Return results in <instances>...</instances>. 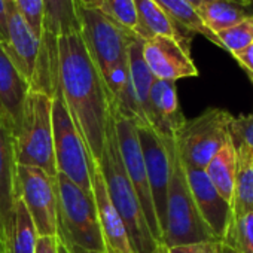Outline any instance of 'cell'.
I'll use <instances>...</instances> for the list:
<instances>
[{"label":"cell","instance_id":"obj_1","mask_svg":"<svg viewBox=\"0 0 253 253\" xmlns=\"http://www.w3.org/2000/svg\"><path fill=\"white\" fill-rule=\"evenodd\" d=\"M58 91L94 163L101 158L112 101L81 33L57 39Z\"/></svg>","mask_w":253,"mask_h":253},{"label":"cell","instance_id":"obj_2","mask_svg":"<svg viewBox=\"0 0 253 253\" xmlns=\"http://www.w3.org/2000/svg\"><path fill=\"white\" fill-rule=\"evenodd\" d=\"M79 18L81 36L106 85L112 107L134 125L151 126L136 103L128 76V48L136 35L118 27L100 8H79Z\"/></svg>","mask_w":253,"mask_h":253},{"label":"cell","instance_id":"obj_3","mask_svg":"<svg viewBox=\"0 0 253 253\" xmlns=\"http://www.w3.org/2000/svg\"><path fill=\"white\" fill-rule=\"evenodd\" d=\"M97 166L101 171L107 195L128 232L134 253H151L157 247L158 241L148 226L137 192L124 169L118 149L113 118L109 121L103 154L97 161Z\"/></svg>","mask_w":253,"mask_h":253},{"label":"cell","instance_id":"obj_4","mask_svg":"<svg viewBox=\"0 0 253 253\" xmlns=\"http://www.w3.org/2000/svg\"><path fill=\"white\" fill-rule=\"evenodd\" d=\"M18 166L38 167L57 176L52 137V97L41 91L27 94L23 115L12 134Z\"/></svg>","mask_w":253,"mask_h":253},{"label":"cell","instance_id":"obj_5","mask_svg":"<svg viewBox=\"0 0 253 253\" xmlns=\"http://www.w3.org/2000/svg\"><path fill=\"white\" fill-rule=\"evenodd\" d=\"M170 154L171 176L167 191L166 226L161 243L167 247H174L200 241H217L197 209L174 140L170 143Z\"/></svg>","mask_w":253,"mask_h":253},{"label":"cell","instance_id":"obj_6","mask_svg":"<svg viewBox=\"0 0 253 253\" xmlns=\"http://www.w3.org/2000/svg\"><path fill=\"white\" fill-rule=\"evenodd\" d=\"M58 237L69 246L107 253L92 194L82 191L61 173L55 176Z\"/></svg>","mask_w":253,"mask_h":253},{"label":"cell","instance_id":"obj_7","mask_svg":"<svg viewBox=\"0 0 253 253\" xmlns=\"http://www.w3.org/2000/svg\"><path fill=\"white\" fill-rule=\"evenodd\" d=\"M52 137L57 173L66 176L82 191L92 194L91 171L94 161L72 121L60 91L52 97Z\"/></svg>","mask_w":253,"mask_h":253},{"label":"cell","instance_id":"obj_8","mask_svg":"<svg viewBox=\"0 0 253 253\" xmlns=\"http://www.w3.org/2000/svg\"><path fill=\"white\" fill-rule=\"evenodd\" d=\"M232 118L228 110L210 107L197 118L186 119L174 139L182 163L204 170L229 139V124Z\"/></svg>","mask_w":253,"mask_h":253},{"label":"cell","instance_id":"obj_9","mask_svg":"<svg viewBox=\"0 0 253 253\" xmlns=\"http://www.w3.org/2000/svg\"><path fill=\"white\" fill-rule=\"evenodd\" d=\"M110 113L113 118L118 149L122 158L124 169L137 192V197L140 200V204L145 213V219L148 222V226L152 235L155 237L158 243H161L163 232L157 219V213H155V207H154V201L151 195V188H149L146 167H145V158H143L142 146L139 142L136 125L133 124L131 119L121 115L113 107H110Z\"/></svg>","mask_w":253,"mask_h":253},{"label":"cell","instance_id":"obj_10","mask_svg":"<svg viewBox=\"0 0 253 253\" xmlns=\"http://www.w3.org/2000/svg\"><path fill=\"white\" fill-rule=\"evenodd\" d=\"M18 197L23 200L39 237H58V200L55 176L42 169L17 167Z\"/></svg>","mask_w":253,"mask_h":253},{"label":"cell","instance_id":"obj_11","mask_svg":"<svg viewBox=\"0 0 253 253\" xmlns=\"http://www.w3.org/2000/svg\"><path fill=\"white\" fill-rule=\"evenodd\" d=\"M136 130L145 158V167H146V174H148V182L151 188L157 219L161 232H164L167 191L171 176V154H170L171 140L161 139L152 126L148 125H136Z\"/></svg>","mask_w":253,"mask_h":253},{"label":"cell","instance_id":"obj_12","mask_svg":"<svg viewBox=\"0 0 253 253\" xmlns=\"http://www.w3.org/2000/svg\"><path fill=\"white\" fill-rule=\"evenodd\" d=\"M142 55L155 79L176 82L198 76V69L191 57V45L164 36L143 41Z\"/></svg>","mask_w":253,"mask_h":253},{"label":"cell","instance_id":"obj_13","mask_svg":"<svg viewBox=\"0 0 253 253\" xmlns=\"http://www.w3.org/2000/svg\"><path fill=\"white\" fill-rule=\"evenodd\" d=\"M183 169L203 220L217 241H225L234 222L232 207L216 191L203 169H195L186 164H183Z\"/></svg>","mask_w":253,"mask_h":253},{"label":"cell","instance_id":"obj_14","mask_svg":"<svg viewBox=\"0 0 253 253\" xmlns=\"http://www.w3.org/2000/svg\"><path fill=\"white\" fill-rule=\"evenodd\" d=\"M6 14L8 39L6 43L2 46L32 88L42 52V39L38 38L27 26V23L18 12L14 0H6Z\"/></svg>","mask_w":253,"mask_h":253},{"label":"cell","instance_id":"obj_15","mask_svg":"<svg viewBox=\"0 0 253 253\" xmlns=\"http://www.w3.org/2000/svg\"><path fill=\"white\" fill-rule=\"evenodd\" d=\"M17 167L12 136L0 119V235L8 253L14 231L15 203L18 198Z\"/></svg>","mask_w":253,"mask_h":253},{"label":"cell","instance_id":"obj_16","mask_svg":"<svg viewBox=\"0 0 253 253\" xmlns=\"http://www.w3.org/2000/svg\"><path fill=\"white\" fill-rule=\"evenodd\" d=\"M176 82L155 79L149 94V124L164 140H174L185 125Z\"/></svg>","mask_w":253,"mask_h":253},{"label":"cell","instance_id":"obj_17","mask_svg":"<svg viewBox=\"0 0 253 253\" xmlns=\"http://www.w3.org/2000/svg\"><path fill=\"white\" fill-rule=\"evenodd\" d=\"M91 179H92V197H94L97 216H98L107 253H134L126 228L107 195V189L97 163H94Z\"/></svg>","mask_w":253,"mask_h":253},{"label":"cell","instance_id":"obj_18","mask_svg":"<svg viewBox=\"0 0 253 253\" xmlns=\"http://www.w3.org/2000/svg\"><path fill=\"white\" fill-rule=\"evenodd\" d=\"M29 92L30 84L23 78L5 48L0 45V119L6 125L11 136L20 124Z\"/></svg>","mask_w":253,"mask_h":253},{"label":"cell","instance_id":"obj_19","mask_svg":"<svg viewBox=\"0 0 253 253\" xmlns=\"http://www.w3.org/2000/svg\"><path fill=\"white\" fill-rule=\"evenodd\" d=\"M134 2L137 12V27L134 35L137 38L148 41L157 36H164L191 45L192 36L182 32L154 0H134Z\"/></svg>","mask_w":253,"mask_h":253},{"label":"cell","instance_id":"obj_20","mask_svg":"<svg viewBox=\"0 0 253 253\" xmlns=\"http://www.w3.org/2000/svg\"><path fill=\"white\" fill-rule=\"evenodd\" d=\"M237 148L229 139L225 145L216 152V155L210 160L207 167L204 169L207 177L216 188V191L222 195V198L232 207L234 200V186L237 177Z\"/></svg>","mask_w":253,"mask_h":253},{"label":"cell","instance_id":"obj_21","mask_svg":"<svg viewBox=\"0 0 253 253\" xmlns=\"http://www.w3.org/2000/svg\"><path fill=\"white\" fill-rule=\"evenodd\" d=\"M69 33H81L76 0H43V36L58 39Z\"/></svg>","mask_w":253,"mask_h":253},{"label":"cell","instance_id":"obj_22","mask_svg":"<svg viewBox=\"0 0 253 253\" xmlns=\"http://www.w3.org/2000/svg\"><path fill=\"white\" fill-rule=\"evenodd\" d=\"M142 45H143V41L137 36L130 43L128 76H130V84H131V89H133L136 103H137L142 115L145 116V119L149 124V94H151V86H152L155 78L143 60Z\"/></svg>","mask_w":253,"mask_h":253},{"label":"cell","instance_id":"obj_23","mask_svg":"<svg viewBox=\"0 0 253 253\" xmlns=\"http://www.w3.org/2000/svg\"><path fill=\"white\" fill-rule=\"evenodd\" d=\"M246 6L243 0H210L197 11L204 26L211 33L217 35L249 17Z\"/></svg>","mask_w":253,"mask_h":253},{"label":"cell","instance_id":"obj_24","mask_svg":"<svg viewBox=\"0 0 253 253\" xmlns=\"http://www.w3.org/2000/svg\"><path fill=\"white\" fill-rule=\"evenodd\" d=\"M154 2L167 14V17L185 33L188 35H201L213 45L220 46V42L214 33H211L203 23L198 11L188 3L186 0H154Z\"/></svg>","mask_w":253,"mask_h":253},{"label":"cell","instance_id":"obj_25","mask_svg":"<svg viewBox=\"0 0 253 253\" xmlns=\"http://www.w3.org/2000/svg\"><path fill=\"white\" fill-rule=\"evenodd\" d=\"M237 148V177L234 186V217L253 211V154L244 146Z\"/></svg>","mask_w":253,"mask_h":253},{"label":"cell","instance_id":"obj_26","mask_svg":"<svg viewBox=\"0 0 253 253\" xmlns=\"http://www.w3.org/2000/svg\"><path fill=\"white\" fill-rule=\"evenodd\" d=\"M38 238L39 235L36 226L23 200L18 197L15 203V220H14L9 253H36Z\"/></svg>","mask_w":253,"mask_h":253},{"label":"cell","instance_id":"obj_27","mask_svg":"<svg viewBox=\"0 0 253 253\" xmlns=\"http://www.w3.org/2000/svg\"><path fill=\"white\" fill-rule=\"evenodd\" d=\"M216 36L222 49L228 51L231 55L243 52L250 45H253V15L249 14V17H246L241 23L217 33Z\"/></svg>","mask_w":253,"mask_h":253},{"label":"cell","instance_id":"obj_28","mask_svg":"<svg viewBox=\"0 0 253 253\" xmlns=\"http://www.w3.org/2000/svg\"><path fill=\"white\" fill-rule=\"evenodd\" d=\"M100 9L122 30L130 32L133 35L136 33L137 12L134 0H101Z\"/></svg>","mask_w":253,"mask_h":253},{"label":"cell","instance_id":"obj_29","mask_svg":"<svg viewBox=\"0 0 253 253\" xmlns=\"http://www.w3.org/2000/svg\"><path fill=\"white\" fill-rule=\"evenodd\" d=\"M237 253H253V211L234 217L231 231L225 241Z\"/></svg>","mask_w":253,"mask_h":253},{"label":"cell","instance_id":"obj_30","mask_svg":"<svg viewBox=\"0 0 253 253\" xmlns=\"http://www.w3.org/2000/svg\"><path fill=\"white\" fill-rule=\"evenodd\" d=\"M229 136L235 146H244L253 154V112L232 118Z\"/></svg>","mask_w":253,"mask_h":253},{"label":"cell","instance_id":"obj_31","mask_svg":"<svg viewBox=\"0 0 253 253\" xmlns=\"http://www.w3.org/2000/svg\"><path fill=\"white\" fill-rule=\"evenodd\" d=\"M14 3L32 29V32L42 39L43 36V0H14Z\"/></svg>","mask_w":253,"mask_h":253},{"label":"cell","instance_id":"obj_32","mask_svg":"<svg viewBox=\"0 0 253 253\" xmlns=\"http://www.w3.org/2000/svg\"><path fill=\"white\" fill-rule=\"evenodd\" d=\"M170 253H220L222 241H200L169 247Z\"/></svg>","mask_w":253,"mask_h":253},{"label":"cell","instance_id":"obj_33","mask_svg":"<svg viewBox=\"0 0 253 253\" xmlns=\"http://www.w3.org/2000/svg\"><path fill=\"white\" fill-rule=\"evenodd\" d=\"M232 58L240 64V67L247 73L249 79L253 84V45H250L247 49H244L243 52H238L235 55H232Z\"/></svg>","mask_w":253,"mask_h":253},{"label":"cell","instance_id":"obj_34","mask_svg":"<svg viewBox=\"0 0 253 253\" xmlns=\"http://www.w3.org/2000/svg\"><path fill=\"white\" fill-rule=\"evenodd\" d=\"M36 253H58V237H39Z\"/></svg>","mask_w":253,"mask_h":253},{"label":"cell","instance_id":"obj_35","mask_svg":"<svg viewBox=\"0 0 253 253\" xmlns=\"http://www.w3.org/2000/svg\"><path fill=\"white\" fill-rule=\"evenodd\" d=\"M8 39V14L6 0H0V45H5Z\"/></svg>","mask_w":253,"mask_h":253},{"label":"cell","instance_id":"obj_36","mask_svg":"<svg viewBox=\"0 0 253 253\" xmlns=\"http://www.w3.org/2000/svg\"><path fill=\"white\" fill-rule=\"evenodd\" d=\"M76 3L82 9H97L101 5V0H76Z\"/></svg>","mask_w":253,"mask_h":253},{"label":"cell","instance_id":"obj_37","mask_svg":"<svg viewBox=\"0 0 253 253\" xmlns=\"http://www.w3.org/2000/svg\"><path fill=\"white\" fill-rule=\"evenodd\" d=\"M151 253H170V249H169L164 243H158L157 247H155Z\"/></svg>","mask_w":253,"mask_h":253},{"label":"cell","instance_id":"obj_38","mask_svg":"<svg viewBox=\"0 0 253 253\" xmlns=\"http://www.w3.org/2000/svg\"><path fill=\"white\" fill-rule=\"evenodd\" d=\"M188 3H191L195 9H198V8H201L203 5H206L207 2H210V0H186Z\"/></svg>","mask_w":253,"mask_h":253},{"label":"cell","instance_id":"obj_39","mask_svg":"<svg viewBox=\"0 0 253 253\" xmlns=\"http://www.w3.org/2000/svg\"><path fill=\"white\" fill-rule=\"evenodd\" d=\"M220 253H237V250H235L232 246H229V244H226V243H222Z\"/></svg>","mask_w":253,"mask_h":253},{"label":"cell","instance_id":"obj_40","mask_svg":"<svg viewBox=\"0 0 253 253\" xmlns=\"http://www.w3.org/2000/svg\"><path fill=\"white\" fill-rule=\"evenodd\" d=\"M61 240V238H60ZM63 241V240H61ZM64 243V241H63ZM69 249H70V253H97V252H88V250H84V249H79V247H73V246H69V244H66Z\"/></svg>","mask_w":253,"mask_h":253},{"label":"cell","instance_id":"obj_41","mask_svg":"<svg viewBox=\"0 0 253 253\" xmlns=\"http://www.w3.org/2000/svg\"><path fill=\"white\" fill-rule=\"evenodd\" d=\"M58 253H70V249L66 246V243H63L58 237Z\"/></svg>","mask_w":253,"mask_h":253},{"label":"cell","instance_id":"obj_42","mask_svg":"<svg viewBox=\"0 0 253 253\" xmlns=\"http://www.w3.org/2000/svg\"><path fill=\"white\" fill-rule=\"evenodd\" d=\"M0 253H8V252H6V247H5V244H3L2 235H0Z\"/></svg>","mask_w":253,"mask_h":253},{"label":"cell","instance_id":"obj_43","mask_svg":"<svg viewBox=\"0 0 253 253\" xmlns=\"http://www.w3.org/2000/svg\"><path fill=\"white\" fill-rule=\"evenodd\" d=\"M246 9H247V12H249L250 15H253V3H247Z\"/></svg>","mask_w":253,"mask_h":253},{"label":"cell","instance_id":"obj_44","mask_svg":"<svg viewBox=\"0 0 253 253\" xmlns=\"http://www.w3.org/2000/svg\"><path fill=\"white\" fill-rule=\"evenodd\" d=\"M243 2H244V3L247 5V3H253V0H243Z\"/></svg>","mask_w":253,"mask_h":253}]
</instances>
